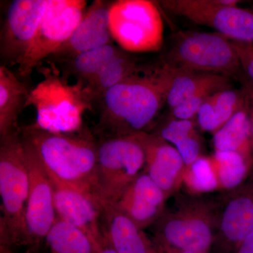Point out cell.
Here are the masks:
<instances>
[{
	"label": "cell",
	"mask_w": 253,
	"mask_h": 253,
	"mask_svg": "<svg viewBox=\"0 0 253 253\" xmlns=\"http://www.w3.org/2000/svg\"><path fill=\"white\" fill-rule=\"evenodd\" d=\"M85 0H47L34 41L18 66L21 78L29 77L69 39L85 13Z\"/></svg>",
	"instance_id": "9"
},
{
	"label": "cell",
	"mask_w": 253,
	"mask_h": 253,
	"mask_svg": "<svg viewBox=\"0 0 253 253\" xmlns=\"http://www.w3.org/2000/svg\"><path fill=\"white\" fill-rule=\"evenodd\" d=\"M122 49L86 84L95 102L110 88L130 77L141 69L137 60Z\"/></svg>",
	"instance_id": "25"
},
{
	"label": "cell",
	"mask_w": 253,
	"mask_h": 253,
	"mask_svg": "<svg viewBox=\"0 0 253 253\" xmlns=\"http://www.w3.org/2000/svg\"><path fill=\"white\" fill-rule=\"evenodd\" d=\"M217 200V227L214 244L235 253L253 231V172L247 180ZM213 245V246H214Z\"/></svg>",
	"instance_id": "13"
},
{
	"label": "cell",
	"mask_w": 253,
	"mask_h": 253,
	"mask_svg": "<svg viewBox=\"0 0 253 253\" xmlns=\"http://www.w3.org/2000/svg\"><path fill=\"white\" fill-rule=\"evenodd\" d=\"M183 186L188 194L200 196L219 191V185L211 157L200 156L186 168Z\"/></svg>",
	"instance_id": "27"
},
{
	"label": "cell",
	"mask_w": 253,
	"mask_h": 253,
	"mask_svg": "<svg viewBox=\"0 0 253 253\" xmlns=\"http://www.w3.org/2000/svg\"><path fill=\"white\" fill-rule=\"evenodd\" d=\"M213 146L215 151H234L253 159L251 118L246 96L237 112L213 134Z\"/></svg>",
	"instance_id": "21"
},
{
	"label": "cell",
	"mask_w": 253,
	"mask_h": 253,
	"mask_svg": "<svg viewBox=\"0 0 253 253\" xmlns=\"http://www.w3.org/2000/svg\"><path fill=\"white\" fill-rule=\"evenodd\" d=\"M214 94L215 93L211 91L202 93L178 105L176 107L171 109L173 118L179 120H193L195 117H197L198 113L205 101Z\"/></svg>",
	"instance_id": "29"
},
{
	"label": "cell",
	"mask_w": 253,
	"mask_h": 253,
	"mask_svg": "<svg viewBox=\"0 0 253 253\" xmlns=\"http://www.w3.org/2000/svg\"><path fill=\"white\" fill-rule=\"evenodd\" d=\"M232 42L239 56L243 76L253 84V43Z\"/></svg>",
	"instance_id": "30"
},
{
	"label": "cell",
	"mask_w": 253,
	"mask_h": 253,
	"mask_svg": "<svg viewBox=\"0 0 253 253\" xmlns=\"http://www.w3.org/2000/svg\"><path fill=\"white\" fill-rule=\"evenodd\" d=\"M167 201L161 188L144 171L114 205L118 211L144 230L159 219L167 206Z\"/></svg>",
	"instance_id": "17"
},
{
	"label": "cell",
	"mask_w": 253,
	"mask_h": 253,
	"mask_svg": "<svg viewBox=\"0 0 253 253\" xmlns=\"http://www.w3.org/2000/svg\"><path fill=\"white\" fill-rule=\"evenodd\" d=\"M47 0H14L10 3L1 33L0 54L4 66H19L34 41Z\"/></svg>",
	"instance_id": "12"
},
{
	"label": "cell",
	"mask_w": 253,
	"mask_h": 253,
	"mask_svg": "<svg viewBox=\"0 0 253 253\" xmlns=\"http://www.w3.org/2000/svg\"><path fill=\"white\" fill-rule=\"evenodd\" d=\"M144 168V149L135 136L101 139L97 142L93 196L101 204H116Z\"/></svg>",
	"instance_id": "7"
},
{
	"label": "cell",
	"mask_w": 253,
	"mask_h": 253,
	"mask_svg": "<svg viewBox=\"0 0 253 253\" xmlns=\"http://www.w3.org/2000/svg\"><path fill=\"white\" fill-rule=\"evenodd\" d=\"M113 41L128 53L156 52L164 41V25L157 4L149 0H118L109 6Z\"/></svg>",
	"instance_id": "8"
},
{
	"label": "cell",
	"mask_w": 253,
	"mask_h": 253,
	"mask_svg": "<svg viewBox=\"0 0 253 253\" xmlns=\"http://www.w3.org/2000/svg\"><path fill=\"white\" fill-rule=\"evenodd\" d=\"M176 73L163 64L155 70L141 69L110 88L95 102L99 109L96 134L102 139L148 132L166 104Z\"/></svg>",
	"instance_id": "1"
},
{
	"label": "cell",
	"mask_w": 253,
	"mask_h": 253,
	"mask_svg": "<svg viewBox=\"0 0 253 253\" xmlns=\"http://www.w3.org/2000/svg\"><path fill=\"white\" fill-rule=\"evenodd\" d=\"M236 0H163L169 12L207 26L231 41L253 43V9Z\"/></svg>",
	"instance_id": "10"
},
{
	"label": "cell",
	"mask_w": 253,
	"mask_h": 253,
	"mask_svg": "<svg viewBox=\"0 0 253 253\" xmlns=\"http://www.w3.org/2000/svg\"><path fill=\"white\" fill-rule=\"evenodd\" d=\"M18 131L23 144L35 154L51 180L91 193L97 142L90 136L82 132V129L54 132L36 123L19 127Z\"/></svg>",
	"instance_id": "2"
},
{
	"label": "cell",
	"mask_w": 253,
	"mask_h": 253,
	"mask_svg": "<svg viewBox=\"0 0 253 253\" xmlns=\"http://www.w3.org/2000/svg\"><path fill=\"white\" fill-rule=\"evenodd\" d=\"M174 147L180 154L181 158L185 163L186 168L191 166L200 156H202L199 134L184 139Z\"/></svg>",
	"instance_id": "31"
},
{
	"label": "cell",
	"mask_w": 253,
	"mask_h": 253,
	"mask_svg": "<svg viewBox=\"0 0 253 253\" xmlns=\"http://www.w3.org/2000/svg\"><path fill=\"white\" fill-rule=\"evenodd\" d=\"M110 4L101 0L93 1L69 39L46 61L63 64L83 53L113 44L109 25Z\"/></svg>",
	"instance_id": "15"
},
{
	"label": "cell",
	"mask_w": 253,
	"mask_h": 253,
	"mask_svg": "<svg viewBox=\"0 0 253 253\" xmlns=\"http://www.w3.org/2000/svg\"><path fill=\"white\" fill-rule=\"evenodd\" d=\"M232 89L231 78L222 75L202 73H181L178 71L169 86L166 104L170 109L194 97L211 91Z\"/></svg>",
	"instance_id": "20"
},
{
	"label": "cell",
	"mask_w": 253,
	"mask_h": 253,
	"mask_svg": "<svg viewBox=\"0 0 253 253\" xmlns=\"http://www.w3.org/2000/svg\"><path fill=\"white\" fill-rule=\"evenodd\" d=\"M153 133L157 134L169 144L173 145V146H175L187 138L198 135L196 125L193 120L174 118L170 120L157 131Z\"/></svg>",
	"instance_id": "28"
},
{
	"label": "cell",
	"mask_w": 253,
	"mask_h": 253,
	"mask_svg": "<svg viewBox=\"0 0 253 253\" xmlns=\"http://www.w3.org/2000/svg\"><path fill=\"white\" fill-rule=\"evenodd\" d=\"M121 51L122 49L113 44L91 50L61 64L64 71L62 73L68 77L73 76L86 85Z\"/></svg>",
	"instance_id": "26"
},
{
	"label": "cell",
	"mask_w": 253,
	"mask_h": 253,
	"mask_svg": "<svg viewBox=\"0 0 253 253\" xmlns=\"http://www.w3.org/2000/svg\"><path fill=\"white\" fill-rule=\"evenodd\" d=\"M246 100L244 91L229 89L212 94L201 106L197 124L203 131L214 134L241 107Z\"/></svg>",
	"instance_id": "22"
},
{
	"label": "cell",
	"mask_w": 253,
	"mask_h": 253,
	"mask_svg": "<svg viewBox=\"0 0 253 253\" xmlns=\"http://www.w3.org/2000/svg\"><path fill=\"white\" fill-rule=\"evenodd\" d=\"M50 253H99L101 246L79 228L56 218L46 236Z\"/></svg>",
	"instance_id": "23"
},
{
	"label": "cell",
	"mask_w": 253,
	"mask_h": 253,
	"mask_svg": "<svg viewBox=\"0 0 253 253\" xmlns=\"http://www.w3.org/2000/svg\"><path fill=\"white\" fill-rule=\"evenodd\" d=\"M163 64L181 73H211L239 79L243 74L232 41L217 32L181 34Z\"/></svg>",
	"instance_id": "6"
},
{
	"label": "cell",
	"mask_w": 253,
	"mask_h": 253,
	"mask_svg": "<svg viewBox=\"0 0 253 253\" xmlns=\"http://www.w3.org/2000/svg\"><path fill=\"white\" fill-rule=\"evenodd\" d=\"M241 83H242V88L245 94H246V99H247L248 104H249L250 118H251V137H252V146L253 151V84L250 83L244 76H241L240 78Z\"/></svg>",
	"instance_id": "32"
},
{
	"label": "cell",
	"mask_w": 253,
	"mask_h": 253,
	"mask_svg": "<svg viewBox=\"0 0 253 253\" xmlns=\"http://www.w3.org/2000/svg\"><path fill=\"white\" fill-rule=\"evenodd\" d=\"M19 129V128H18ZM29 176L19 131L0 139V249L26 246Z\"/></svg>",
	"instance_id": "5"
},
{
	"label": "cell",
	"mask_w": 253,
	"mask_h": 253,
	"mask_svg": "<svg viewBox=\"0 0 253 253\" xmlns=\"http://www.w3.org/2000/svg\"><path fill=\"white\" fill-rule=\"evenodd\" d=\"M41 68L43 79L32 90L26 107L36 109V124L46 130L71 133L81 131L83 116L93 109L92 96L82 82L70 84L56 65Z\"/></svg>",
	"instance_id": "4"
},
{
	"label": "cell",
	"mask_w": 253,
	"mask_h": 253,
	"mask_svg": "<svg viewBox=\"0 0 253 253\" xmlns=\"http://www.w3.org/2000/svg\"><path fill=\"white\" fill-rule=\"evenodd\" d=\"M51 181L56 217L84 231L100 246L104 244L101 202L89 191Z\"/></svg>",
	"instance_id": "16"
},
{
	"label": "cell",
	"mask_w": 253,
	"mask_h": 253,
	"mask_svg": "<svg viewBox=\"0 0 253 253\" xmlns=\"http://www.w3.org/2000/svg\"><path fill=\"white\" fill-rule=\"evenodd\" d=\"M219 191L229 192L241 186L253 172V159L234 151H214L211 156Z\"/></svg>",
	"instance_id": "24"
},
{
	"label": "cell",
	"mask_w": 253,
	"mask_h": 253,
	"mask_svg": "<svg viewBox=\"0 0 253 253\" xmlns=\"http://www.w3.org/2000/svg\"><path fill=\"white\" fill-rule=\"evenodd\" d=\"M165 253H197L195 252H192V251H168V252H166Z\"/></svg>",
	"instance_id": "36"
},
{
	"label": "cell",
	"mask_w": 253,
	"mask_h": 253,
	"mask_svg": "<svg viewBox=\"0 0 253 253\" xmlns=\"http://www.w3.org/2000/svg\"><path fill=\"white\" fill-rule=\"evenodd\" d=\"M145 154L144 172L166 194L168 199L183 186L186 165L177 150L153 132L134 134Z\"/></svg>",
	"instance_id": "14"
},
{
	"label": "cell",
	"mask_w": 253,
	"mask_h": 253,
	"mask_svg": "<svg viewBox=\"0 0 253 253\" xmlns=\"http://www.w3.org/2000/svg\"><path fill=\"white\" fill-rule=\"evenodd\" d=\"M99 253H116V251L112 249L111 246L104 239V244L101 246Z\"/></svg>",
	"instance_id": "34"
},
{
	"label": "cell",
	"mask_w": 253,
	"mask_h": 253,
	"mask_svg": "<svg viewBox=\"0 0 253 253\" xmlns=\"http://www.w3.org/2000/svg\"><path fill=\"white\" fill-rule=\"evenodd\" d=\"M23 144L29 176L26 211V247L28 249L41 250L57 218L55 211L54 187L45 169L31 150Z\"/></svg>",
	"instance_id": "11"
},
{
	"label": "cell",
	"mask_w": 253,
	"mask_h": 253,
	"mask_svg": "<svg viewBox=\"0 0 253 253\" xmlns=\"http://www.w3.org/2000/svg\"><path fill=\"white\" fill-rule=\"evenodd\" d=\"M101 227L105 241L116 253H162L114 204H101Z\"/></svg>",
	"instance_id": "18"
},
{
	"label": "cell",
	"mask_w": 253,
	"mask_h": 253,
	"mask_svg": "<svg viewBox=\"0 0 253 253\" xmlns=\"http://www.w3.org/2000/svg\"><path fill=\"white\" fill-rule=\"evenodd\" d=\"M0 253H13L11 250L0 249ZM26 253H41V250L28 249Z\"/></svg>",
	"instance_id": "35"
},
{
	"label": "cell",
	"mask_w": 253,
	"mask_h": 253,
	"mask_svg": "<svg viewBox=\"0 0 253 253\" xmlns=\"http://www.w3.org/2000/svg\"><path fill=\"white\" fill-rule=\"evenodd\" d=\"M235 253H253V231L240 244Z\"/></svg>",
	"instance_id": "33"
},
{
	"label": "cell",
	"mask_w": 253,
	"mask_h": 253,
	"mask_svg": "<svg viewBox=\"0 0 253 253\" xmlns=\"http://www.w3.org/2000/svg\"><path fill=\"white\" fill-rule=\"evenodd\" d=\"M30 91L4 65L0 66V137L18 129V116L26 108Z\"/></svg>",
	"instance_id": "19"
},
{
	"label": "cell",
	"mask_w": 253,
	"mask_h": 253,
	"mask_svg": "<svg viewBox=\"0 0 253 253\" xmlns=\"http://www.w3.org/2000/svg\"><path fill=\"white\" fill-rule=\"evenodd\" d=\"M170 207L151 226L153 241L162 253H210L217 227V201L178 194Z\"/></svg>",
	"instance_id": "3"
}]
</instances>
